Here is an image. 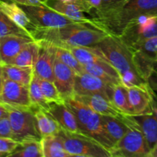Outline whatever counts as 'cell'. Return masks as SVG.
<instances>
[{
	"instance_id": "cell-1",
	"label": "cell",
	"mask_w": 157,
	"mask_h": 157,
	"mask_svg": "<svg viewBox=\"0 0 157 157\" xmlns=\"http://www.w3.org/2000/svg\"><path fill=\"white\" fill-rule=\"evenodd\" d=\"M157 16V0H127L118 7L93 15V26L119 37L129 24L141 17Z\"/></svg>"
},
{
	"instance_id": "cell-2",
	"label": "cell",
	"mask_w": 157,
	"mask_h": 157,
	"mask_svg": "<svg viewBox=\"0 0 157 157\" xmlns=\"http://www.w3.org/2000/svg\"><path fill=\"white\" fill-rule=\"evenodd\" d=\"M108 35L90 25L75 23L58 29L38 28L32 32V38L64 48L94 47Z\"/></svg>"
},
{
	"instance_id": "cell-3",
	"label": "cell",
	"mask_w": 157,
	"mask_h": 157,
	"mask_svg": "<svg viewBox=\"0 0 157 157\" xmlns=\"http://www.w3.org/2000/svg\"><path fill=\"white\" fill-rule=\"evenodd\" d=\"M94 47L99 49L116 68L121 75L123 85L127 87H150L147 80L141 75L136 67L132 51L117 36L108 35Z\"/></svg>"
},
{
	"instance_id": "cell-4",
	"label": "cell",
	"mask_w": 157,
	"mask_h": 157,
	"mask_svg": "<svg viewBox=\"0 0 157 157\" xmlns=\"http://www.w3.org/2000/svg\"><path fill=\"white\" fill-rule=\"evenodd\" d=\"M64 102L76 117L82 133L98 140L108 150L113 147L114 144L110 140L103 127L99 113L75 98L65 100Z\"/></svg>"
},
{
	"instance_id": "cell-5",
	"label": "cell",
	"mask_w": 157,
	"mask_h": 157,
	"mask_svg": "<svg viewBox=\"0 0 157 157\" xmlns=\"http://www.w3.org/2000/svg\"><path fill=\"white\" fill-rule=\"evenodd\" d=\"M58 135L65 150L72 156L111 157L107 148L85 133H71L61 128Z\"/></svg>"
},
{
	"instance_id": "cell-6",
	"label": "cell",
	"mask_w": 157,
	"mask_h": 157,
	"mask_svg": "<svg viewBox=\"0 0 157 157\" xmlns=\"http://www.w3.org/2000/svg\"><path fill=\"white\" fill-rule=\"evenodd\" d=\"M12 129V138L18 142L29 140H41L34 108H16L6 107Z\"/></svg>"
},
{
	"instance_id": "cell-7",
	"label": "cell",
	"mask_w": 157,
	"mask_h": 157,
	"mask_svg": "<svg viewBox=\"0 0 157 157\" xmlns=\"http://www.w3.org/2000/svg\"><path fill=\"white\" fill-rule=\"evenodd\" d=\"M150 151L138 124L130 127L109 150L111 157H149Z\"/></svg>"
},
{
	"instance_id": "cell-8",
	"label": "cell",
	"mask_w": 157,
	"mask_h": 157,
	"mask_svg": "<svg viewBox=\"0 0 157 157\" xmlns=\"http://www.w3.org/2000/svg\"><path fill=\"white\" fill-rule=\"evenodd\" d=\"M154 37H157V16H145L132 21L118 38L130 48Z\"/></svg>"
},
{
	"instance_id": "cell-9",
	"label": "cell",
	"mask_w": 157,
	"mask_h": 157,
	"mask_svg": "<svg viewBox=\"0 0 157 157\" xmlns=\"http://www.w3.org/2000/svg\"><path fill=\"white\" fill-rule=\"evenodd\" d=\"M21 6L38 28L58 29L68 25L80 23L61 15L47 6Z\"/></svg>"
},
{
	"instance_id": "cell-10",
	"label": "cell",
	"mask_w": 157,
	"mask_h": 157,
	"mask_svg": "<svg viewBox=\"0 0 157 157\" xmlns=\"http://www.w3.org/2000/svg\"><path fill=\"white\" fill-rule=\"evenodd\" d=\"M75 98L88 106L91 110L99 113L100 115H105V116L119 118L125 121L131 127L137 125V123L134 121L133 117L125 114L122 111H121L110 100H109L107 97L101 94L75 95Z\"/></svg>"
},
{
	"instance_id": "cell-11",
	"label": "cell",
	"mask_w": 157,
	"mask_h": 157,
	"mask_svg": "<svg viewBox=\"0 0 157 157\" xmlns=\"http://www.w3.org/2000/svg\"><path fill=\"white\" fill-rule=\"evenodd\" d=\"M0 104L6 107L16 108L32 107L29 87L11 80L5 79L2 90L0 93Z\"/></svg>"
},
{
	"instance_id": "cell-12",
	"label": "cell",
	"mask_w": 157,
	"mask_h": 157,
	"mask_svg": "<svg viewBox=\"0 0 157 157\" xmlns=\"http://www.w3.org/2000/svg\"><path fill=\"white\" fill-rule=\"evenodd\" d=\"M98 77L87 71L75 75V94L87 95L91 94H101L111 101L113 87Z\"/></svg>"
},
{
	"instance_id": "cell-13",
	"label": "cell",
	"mask_w": 157,
	"mask_h": 157,
	"mask_svg": "<svg viewBox=\"0 0 157 157\" xmlns=\"http://www.w3.org/2000/svg\"><path fill=\"white\" fill-rule=\"evenodd\" d=\"M75 72L55 58L54 62V83L64 100L75 98Z\"/></svg>"
},
{
	"instance_id": "cell-14",
	"label": "cell",
	"mask_w": 157,
	"mask_h": 157,
	"mask_svg": "<svg viewBox=\"0 0 157 157\" xmlns=\"http://www.w3.org/2000/svg\"><path fill=\"white\" fill-rule=\"evenodd\" d=\"M38 41L39 51L34 70L39 78L54 82V62L56 58L55 46L44 41Z\"/></svg>"
},
{
	"instance_id": "cell-15",
	"label": "cell",
	"mask_w": 157,
	"mask_h": 157,
	"mask_svg": "<svg viewBox=\"0 0 157 157\" xmlns=\"http://www.w3.org/2000/svg\"><path fill=\"white\" fill-rule=\"evenodd\" d=\"M129 101L133 115H142L153 113V94L154 90L150 87H127Z\"/></svg>"
},
{
	"instance_id": "cell-16",
	"label": "cell",
	"mask_w": 157,
	"mask_h": 157,
	"mask_svg": "<svg viewBox=\"0 0 157 157\" xmlns=\"http://www.w3.org/2000/svg\"><path fill=\"white\" fill-rule=\"evenodd\" d=\"M34 41L33 38L20 35H9L0 38V61L2 64H9L21 49Z\"/></svg>"
},
{
	"instance_id": "cell-17",
	"label": "cell",
	"mask_w": 157,
	"mask_h": 157,
	"mask_svg": "<svg viewBox=\"0 0 157 157\" xmlns=\"http://www.w3.org/2000/svg\"><path fill=\"white\" fill-rule=\"evenodd\" d=\"M0 10L4 12L17 25L31 34L38 29V26L31 20L21 6L12 1L0 0Z\"/></svg>"
},
{
	"instance_id": "cell-18",
	"label": "cell",
	"mask_w": 157,
	"mask_h": 157,
	"mask_svg": "<svg viewBox=\"0 0 157 157\" xmlns=\"http://www.w3.org/2000/svg\"><path fill=\"white\" fill-rule=\"evenodd\" d=\"M48 112L58 121L62 129L71 133H82L78 125L76 117L65 102L50 104V107Z\"/></svg>"
},
{
	"instance_id": "cell-19",
	"label": "cell",
	"mask_w": 157,
	"mask_h": 157,
	"mask_svg": "<svg viewBox=\"0 0 157 157\" xmlns=\"http://www.w3.org/2000/svg\"><path fill=\"white\" fill-rule=\"evenodd\" d=\"M46 6L77 22L93 26L92 18H87L82 8L77 3L64 2L61 0H48Z\"/></svg>"
},
{
	"instance_id": "cell-20",
	"label": "cell",
	"mask_w": 157,
	"mask_h": 157,
	"mask_svg": "<svg viewBox=\"0 0 157 157\" xmlns=\"http://www.w3.org/2000/svg\"><path fill=\"white\" fill-rule=\"evenodd\" d=\"M83 66L85 71L98 77L108 84L112 85L123 84L120 74L108 61H99Z\"/></svg>"
},
{
	"instance_id": "cell-21",
	"label": "cell",
	"mask_w": 157,
	"mask_h": 157,
	"mask_svg": "<svg viewBox=\"0 0 157 157\" xmlns=\"http://www.w3.org/2000/svg\"><path fill=\"white\" fill-rule=\"evenodd\" d=\"M142 131L150 150L157 144V117L152 113L132 116Z\"/></svg>"
},
{
	"instance_id": "cell-22",
	"label": "cell",
	"mask_w": 157,
	"mask_h": 157,
	"mask_svg": "<svg viewBox=\"0 0 157 157\" xmlns=\"http://www.w3.org/2000/svg\"><path fill=\"white\" fill-rule=\"evenodd\" d=\"M101 120L106 133L113 144L119 141L131 127L125 121L113 117L101 115Z\"/></svg>"
},
{
	"instance_id": "cell-23",
	"label": "cell",
	"mask_w": 157,
	"mask_h": 157,
	"mask_svg": "<svg viewBox=\"0 0 157 157\" xmlns=\"http://www.w3.org/2000/svg\"><path fill=\"white\" fill-rule=\"evenodd\" d=\"M38 130L41 137L58 135L61 127L58 121L48 111L39 108H34Z\"/></svg>"
},
{
	"instance_id": "cell-24",
	"label": "cell",
	"mask_w": 157,
	"mask_h": 157,
	"mask_svg": "<svg viewBox=\"0 0 157 157\" xmlns=\"http://www.w3.org/2000/svg\"><path fill=\"white\" fill-rule=\"evenodd\" d=\"M39 41L37 40L26 44L9 64L20 67H34L36 63L39 51Z\"/></svg>"
},
{
	"instance_id": "cell-25",
	"label": "cell",
	"mask_w": 157,
	"mask_h": 157,
	"mask_svg": "<svg viewBox=\"0 0 157 157\" xmlns=\"http://www.w3.org/2000/svg\"><path fill=\"white\" fill-rule=\"evenodd\" d=\"M5 79H9L29 87L34 73V67L2 64Z\"/></svg>"
},
{
	"instance_id": "cell-26",
	"label": "cell",
	"mask_w": 157,
	"mask_h": 157,
	"mask_svg": "<svg viewBox=\"0 0 157 157\" xmlns=\"http://www.w3.org/2000/svg\"><path fill=\"white\" fill-rule=\"evenodd\" d=\"M41 143L44 157H72L64 148L59 135L44 136Z\"/></svg>"
},
{
	"instance_id": "cell-27",
	"label": "cell",
	"mask_w": 157,
	"mask_h": 157,
	"mask_svg": "<svg viewBox=\"0 0 157 157\" xmlns=\"http://www.w3.org/2000/svg\"><path fill=\"white\" fill-rule=\"evenodd\" d=\"M67 48L72 52L82 65L107 61L101 51L95 47H69Z\"/></svg>"
},
{
	"instance_id": "cell-28",
	"label": "cell",
	"mask_w": 157,
	"mask_h": 157,
	"mask_svg": "<svg viewBox=\"0 0 157 157\" xmlns=\"http://www.w3.org/2000/svg\"><path fill=\"white\" fill-rule=\"evenodd\" d=\"M29 97L31 104L33 108H39L48 111L50 104L46 101L41 90L39 82V77L36 75L34 70L33 75L29 86Z\"/></svg>"
},
{
	"instance_id": "cell-29",
	"label": "cell",
	"mask_w": 157,
	"mask_h": 157,
	"mask_svg": "<svg viewBox=\"0 0 157 157\" xmlns=\"http://www.w3.org/2000/svg\"><path fill=\"white\" fill-rule=\"evenodd\" d=\"M8 156L44 157L41 140H29L20 142L16 150Z\"/></svg>"
},
{
	"instance_id": "cell-30",
	"label": "cell",
	"mask_w": 157,
	"mask_h": 157,
	"mask_svg": "<svg viewBox=\"0 0 157 157\" xmlns=\"http://www.w3.org/2000/svg\"><path fill=\"white\" fill-rule=\"evenodd\" d=\"M111 101L121 111L129 116H133V112L129 101L127 87L117 84L113 87Z\"/></svg>"
},
{
	"instance_id": "cell-31",
	"label": "cell",
	"mask_w": 157,
	"mask_h": 157,
	"mask_svg": "<svg viewBox=\"0 0 157 157\" xmlns=\"http://www.w3.org/2000/svg\"><path fill=\"white\" fill-rule=\"evenodd\" d=\"M55 57L66 65L70 67L75 72V74L78 75L85 71L84 66L78 61V59L68 48L60 47V46H55Z\"/></svg>"
},
{
	"instance_id": "cell-32",
	"label": "cell",
	"mask_w": 157,
	"mask_h": 157,
	"mask_svg": "<svg viewBox=\"0 0 157 157\" xmlns=\"http://www.w3.org/2000/svg\"><path fill=\"white\" fill-rule=\"evenodd\" d=\"M9 35H20L32 38L31 34L17 25L4 12L0 10V38Z\"/></svg>"
},
{
	"instance_id": "cell-33",
	"label": "cell",
	"mask_w": 157,
	"mask_h": 157,
	"mask_svg": "<svg viewBox=\"0 0 157 157\" xmlns=\"http://www.w3.org/2000/svg\"><path fill=\"white\" fill-rule=\"evenodd\" d=\"M39 82L43 95L49 104L64 103V98L61 95L55 83L48 80L41 79V78H39Z\"/></svg>"
},
{
	"instance_id": "cell-34",
	"label": "cell",
	"mask_w": 157,
	"mask_h": 157,
	"mask_svg": "<svg viewBox=\"0 0 157 157\" xmlns=\"http://www.w3.org/2000/svg\"><path fill=\"white\" fill-rule=\"evenodd\" d=\"M19 144L18 141L13 138L0 137V153L8 156L16 150Z\"/></svg>"
},
{
	"instance_id": "cell-35",
	"label": "cell",
	"mask_w": 157,
	"mask_h": 157,
	"mask_svg": "<svg viewBox=\"0 0 157 157\" xmlns=\"http://www.w3.org/2000/svg\"><path fill=\"white\" fill-rule=\"evenodd\" d=\"M0 137L12 138V129L9 116L0 120Z\"/></svg>"
},
{
	"instance_id": "cell-36",
	"label": "cell",
	"mask_w": 157,
	"mask_h": 157,
	"mask_svg": "<svg viewBox=\"0 0 157 157\" xmlns=\"http://www.w3.org/2000/svg\"><path fill=\"white\" fill-rule=\"evenodd\" d=\"M127 0H102V5H101V9L96 12H93L91 15L96 13H100V12H106V11L115 9V8L122 5L124 2H125Z\"/></svg>"
},
{
	"instance_id": "cell-37",
	"label": "cell",
	"mask_w": 157,
	"mask_h": 157,
	"mask_svg": "<svg viewBox=\"0 0 157 157\" xmlns=\"http://www.w3.org/2000/svg\"><path fill=\"white\" fill-rule=\"evenodd\" d=\"M19 6H46L48 0H9Z\"/></svg>"
},
{
	"instance_id": "cell-38",
	"label": "cell",
	"mask_w": 157,
	"mask_h": 157,
	"mask_svg": "<svg viewBox=\"0 0 157 157\" xmlns=\"http://www.w3.org/2000/svg\"><path fill=\"white\" fill-rule=\"evenodd\" d=\"M148 84L150 85V87L153 89V90H157V70L154 69V70L152 71V73L150 74V75L149 76L148 79Z\"/></svg>"
},
{
	"instance_id": "cell-39",
	"label": "cell",
	"mask_w": 157,
	"mask_h": 157,
	"mask_svg": "<svg viewBox=\"0 0 157 157\" xmlns=\"http://www.w3.org/2000/svg\"><path fill=\"white\" fill-rule=\"evenodd\" d=\"M9 116V110L4 104H0V120Z\"/></svg>"
},
{
	"instance_id": "cell-40",
	"label": "cell",
	"mask_w": 157,
	"mask_h": 157,
	"mask_svg": "<svg viewBox=\"0 0 157 157\" xmlns=\"http://www.w3.org/2000/svg\"><path fill=\"white\" fill-rule=\"evenodd\" d=\"M4 75H3V69H2V64H0V93L2 90L3 84H4Z\"/></svg>"
},
{
	"instance_id": "cell-41",
	"label": "cell",
	"mask_w": 157,
	"mask_h": 157,
	"mask_svg": "<svg viewBox=\"0 0 157 157\" xmlns=\"http://www.w3.org/2000/svg\"><path fill=\"white\" fill-rule=\"evenodd\" d=\"M149 157H157V144L151 150Z\"/></svg>"
},
{
	"instance_id": "cell-42",
	"label": "cell",
	"mask_w": 157,
	"mask_h": 157,
	"mask_svg": "<svg viewBox=\"0 0 157 157\" xmlns=\"http://www.w3.org/2000/svg\"><path fill=\"white\" fill-rule=\"evenodd\" d=\"M62 2H68V3H76L78 0H61Z\"/></svg>"
},
{
	"instance_id": "cell-43",
	"label": "cell",
	"mask_w": 157,
	"mask_h": 157,
	"mask_svg": "<svg viewBox=\"0 0 157 157\" xmlns=\"http://www.w3.org/2000/svg\"><path fill=\"white\" fill-rule=\"evenodd\" d=\"M2 156H5L4 154H2V153H0V157H2Z\"/></svg>"
},
{
	"instance_id": "cell-44",
	"label": "cell",
	"mask_w": 157,
	"mask_h": 157,
	"mask_svg": "<svg viewBox=\"0 0 157 157\" xmlns=\"http://www.w3.org/2000/svg\"><path fill=\"white\" fill-rule=\"evenodd\" d=\"M0 64H2V63H1V61H0Z\"/></svg>"
},
{
	"instance_id": "cell-45",
	"label": "cell",
	"mask_w": 157,
	"mask_h": 157,
	"mask_svg": "<svg viewBox=\"0 0 157 157\" xmlns=\"http://www.w3.org/2000/svg\"><path fill=\"white\" fill-rule=\"evenodd\" d=\"M156 64H157V59H156Z\"/></svg>"
}]
</instances>
